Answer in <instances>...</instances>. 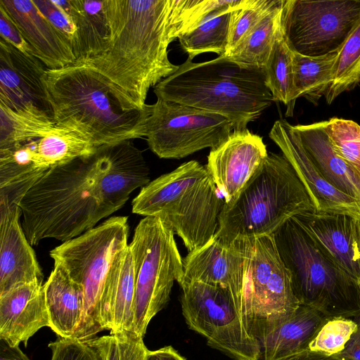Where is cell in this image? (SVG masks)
<instances>
[{
    "instance_id": "f546056e",
    "label": "cell",
    "mask_w": 360,
    "mask_h": 360,
    "mask_svg": "<svg viewBox=\"0 0 360 360\" xmlns=\"http://www.w3.org/2000/svg\"><path fill=\"white\" fill-rule=\"evenodd\" d=\"M97 148L77 130L56 124L39 139L37 155L40 165L50 169L92 155Z\"/></svg>"
},
{
    "instance_id": "f35d334b",
    "label": "cell",
    "mask_w": 360,
    "mask_h": 360,
    "mask_svg": "<svg viewBox=\"0 0 360 360\" xmlns=\"http://www.w3.org/2000/svg\"><path fill=\"white\" fill-rule=\"evenodd\" d=\"M357 326V323L348 318L328 319L309 344V349L328 355L338 354L344 349Z\"/></svg>"
},
{
    "instance_id": "ee69618b",
    "label": "cell",
    "mask_w": 360,
    "mask_h": 360,
    "mask_svg": "<svg viewBox=\"0 0 360 360\" xmlns=\"http://www.w3.org/2000/svg\"><path fill=\"white\" fill-rule=\"evenodd\" d=\"M278 360H349L339 354L328 355L309 349Z\"/></svg>"
},
{
    "instance_id": "6da1fadb",
    "label": "cell",
    "mask_w": 360,
    "mask_h": 360,
    "mask_svg": "<svg viewBox=\"0 0 360 360\" xmlns=\"http://www.w3.org/2000/svg\"><path fill=\"white\" fill-rule=\"evenodd\" d=\"M184 0H105L110 27L105 50L86 64L111 83L121 98L145 109L150 87L175 72L168 46L178 39Z\"/></svg>"
},
{
    "instance_id": "8d00e7d4",
    "label": "cell",
    "mask_w": 360,
    "mask_h": 360,
    "mask_svg": "<svg viewBox=\"0 0 360 360\" xmlns=\"http://www.w3.org/2000/svg\"><path fill=\"white\" fill-rule=\"evenodd\" d=\"M324 126L336 153L360 176V126L338 117L324 121Z\"/></svg>"
},
{
    "instance_id": "cb8c5ba5",
    "label": "cell",
    "mask_w": 360,
    "mask_h": 360,
    "mask_svg": "<svg viewBox=\"0 0 360 360\" xmlns=\"http://www.w3.org/2000/svg\"><path fill=\"white\" fill-rule=\"evenodd\" d=\"M291 127L323 178L340 192L360 202V176L335 150L324 121Z\"/></svg>"
},
{
    "instance_id": "9a60e30c",
    "label": "cell",
    "mask_w": 360,
    "mask_h": 360,
    "mask_svg": "<svg viewBox=\"0 0 360 360\" xmlns=\"http://www.w3.org/2000/svg\"><path fill=\"white\" fill-rule=\"evenodd\" d=\"M94 179L101 200L115 212L135 189L150 182L149 169L141 151L124 141L97 148Z\"/></svg>"
},
{
    "instance_id": "e0dca14e",
    "label": "cell",
    "mask_w": 360,
    "mask_h": 360,
    "mask_svg": "<svg viewBox=\"0 0 360 360\" xmlns=\"http://www.w3.org/2000/svg\"><path fill=\"white\" fill-rule=\"evenodd\" d=\"M293 217L330 258L360 283L359 215L316 210Z\"/></svg>"
},
{
    "instance_id": "e575fe53",
    "label": "cell",
    "mask_w": 360,
    "mask_h": 360,
    "mask_svg": "<svg viewBox=\"0 0 360 360\" xmlns=\"http://www.w3.org/2000/svg\"><path fill=\"white\" fill-rule=\"evenodd\" d=\"M360 81V23L338 51L332 81L325 98L332 103L341 94Z\"/></svg>"
},
{
    "instance_id": "ba28073f",
    "label": "cell",
    "mask_w": 360,
    "mask_h": 360,
    "mask_svg": "<svg viewBox=\"0 0 360 360\" xmlns=\"http://www.w3.org/2000/svg\"><path fill=\"white\" fill-rule=\"evenodd\" d=\"M127 217H112L50 252L79 285L84 300V315L75 339L85 341L103 330L101 301L105 278L116 255L127 245Z\"/></svg>"
},
{
    "instance_id": "7402d4cb",
    "label": "cell",
    "mask_w": 360,
    "mask_h": 360,
    "mask_svg": "<svg viewBox=\"0 0 360 360\" xmlns=\"http://www.w3.org/2000/svg\"><path fill=\"white\" fill-rule=\"evenodd\" d=\"M49 325L41 282L18 285L0 296V340L11 346L22 342L26 347L32 336Z\"/></svg>"
},
{
    "instance_id": "7bdbcfd3",
    "label": "cell",
    "mask_w": 360,
    "mask_h": 360,
    "mask_svg": "<svg viewBox=\"0 0 360 360\" xmlns=\"http://www.w3.org/2000/svg\"><path fill=\"white\" fill-rule=\"evenodd\" d=\"M356 330L351 335L340 356L349 360H360V319Z\"/></svg>"
},
{
    "instance_id": "52a82bcc",
    "label": "cell",
    "mask_w": 360,
    "mask_h": 360,
    "mask_svg": "<svg viewBox=\"0 0 360 360\" xmlns=\"http://www.w3.org/2000/svg\"><path fill=\"white\" fill-rule=\"evenodd\" d=\"M272 236L300 304L328 319L360 316V283L330 258L294 217Z\"/></svg>"
},
{
    "instance_id": "2e32d148",
    "label": "cell",
    "mask_w": 360,
    "mask_h": 360,
    "mask_svg": "<svg viewBox=\"0 0 360 360\" xmlns=\"http://www.w3.org/2000/svg\"><path fill=\"white\" fill-rule=\"evenodd\" d=\"M268 153L262 138L247 128L233 130L224 142L210 150L206 169L225 203L233 200Z\"/></svg>"
},
{
    "instance_id": "bcb514c9",
    "label": "cell",
    "mask_w": 360,
    "mask_h": 360,
    "mask_svg": "<svg viewBox=\"0 0 360 360\" xmlns=\"http://www.w3.org/2000/svg\"><path fill=\"white\" fill-rule=\"evenodd\" d=\"M0 360H30L19 348L0 340Z\"/></svg>"
},
{
    "instance_id": "8fae6325",
    "label": "cell",
    "mask_w": 360,
    "mask_h": 360,
    "mask_svg": "<svg viewBox=\"0 0 360 360\" xmlns=\"http://www.w3.org/2000/svg\"><path fill=\"white\" fill-rule=\"evenodd\" d=\"M232 131V122L222 115L159 98L150 105L146 124L150 149L164 159H181L213 149Z\"/></svg>"
},
{
    "instance_id": "d4e9b609",
    "label": "cell",
    "mask_w": 360,
    "mask_h": 360,
    "mask_svg": "<svg viewBox=\"0 0 360 360\" xmlns=\"http://www.w3.org/2000/svg\"><path fill=\"white\" fill-rule=\"evenodd\" d=\"M328 319L316 309L300 304L291 316L257 339L259 360H278L309 349Z\"/></svg>"
},
{
    "instance_id": "ffe728a7",
    "label": "cell",
    "mask_w": 360,
    "mask_h": 360,
    "mask_svg": "<svg viewBox=\"0 0 360 360\" xmlns=\"http://www.w3.org/2000/svg\"><path fill=\"white\" fill-rule=\"evenodd\" d=\"M18 205L0 203V296L12 288L43 282L35 253L20 222Z\"/></svg>"
},
{
    "instance_id": "ab89813d",
    "label": "cell",
    "mask_w": 360,
    "mask_h": 360,
    "mask_svg": "<svg viewBox=\"0 0 360 360\" xmlns=\"http://www.w3.org/2000/svg\"><path fill=\"white\" fill-rule=\"evenodd\" d=\"M49 347L51 360H101L97 350L86 341L58 337Z\"/></svg>"
},
{
    "instance_id": "44dd1931",
    "label": "cell",
    "mask_w": 360,
    "mask_h": 360,
    "mask_svg": "<svg viewBox=\"0 0 360 360\" xmlns=\"http://www.w3.org/2000/svg\"><path fill=\"white\" fill-rule=\"evenodd\" d=\"M14 21L32 56L47 69L56 70L75 63L72 47L40 12L33 0H0Z\"/></svg>"
},
{
    "instance_id": "9c48e42d",
    "label": "cell",
    "mask_w": 360,
    "mask_h": 360,
    "mask_svg": "<svg viewBox=\"0 0 360 360\" xmlns=\"http://www.w3.org/2000/svg\"><path fill=\"white\" fill-rule=\"evenodd\" d=\"M242 239L244 260L239 315L247 332L257 340L291 316L300 304L272 235Z\"/></svg>"
},
{
    "instance_id": "d6a6232c",
    "label": "cell",
    "mask_w": 360,
    "mask_h": 360,
    "mask_svg": "<svg viewBox=\"0 0 360 360\" xmlns=\"http://www.w3.org/2000/svg\"><path fill=\"white\" fill-rule=\"evenodd\" d=\"M264 73L274 102H281L286 105L285 115L292 116L295 103L292 51L287 45L281 30L276 39Z\"/></svg>"
},
{
    "instance_id": "30bf717a",
    "label": "cell",
    "mask_w": 360,
    "mask_h": 360,
    "mask_svg": "<svg viewBox=\"0 0 360 360\" xmlns=\"http://www.w3.org/2000/svg\"><path fill=\"white\" fill-rule=\"evenodd\" d=\"M135 273L134 332L144 337L151 319L167 304L174 281L181 282L183 259L174 233L155 217H145L129 244Z\"/></svg>"
},
{
    "instance_id": "277c9868",
    "label": "cell",
    "mask_w": 360,
    "mask_h": 360,
    "mask_svg": "<svg viewBox=\"0 0 360 360\" xmlns=\"http://www.w3.org/2000/svg\"><path fill=\"white\" fill-rule=\"evenodd\" d=\"M153 88L157 98L225 117L233 130L246 129L274 102L264 72L224 56L200 63L187 58Z\"/></svg>"
},
{
    "instance_id": "7dc6e473",
    "label": "cell",
    "mask_w": 360,
    "mask_h": 360,
    "mask_svg": "<svg viewBox=\"0 0 360 360\" xmlns=\"http://www.w3.org/2000/svg\"><path fill=\"white\" fill-rule=\"evenodd\" d=\"M359 228H360V215L359 217Z\"/></svg>"
},
{
    "instance_id": "5b68a950",
    "label": "cell",
    "mask_w": 360,
    "mask_h": 360,
    "mask_svg": "<svg viewBox=\"0 0 360 360\" xmlns=\"http://www.w3.org/2000/svg\"><path fill=\"white\" fill-rule=\"evenodd\" d=\"M224 204L206 167L191 160L142 187L132 212L159 218L191 252L214 237Z\"/></svg>"
},
{
    "instance_id": "d590c367",
    "label": "cell",
    "mask_w": 360,
    "mask_h": 360,
    "mask_svg": "<svg viewBox=\"0 0 360 360\" xmlns=\"http://www.w3.org/2000/svg\"><path fill=\"white\" fill-rule=\"evenodd\" d=\"M98 352L101 360H146L148 349L143 338L122 331L85 340Z\"/></svg>"
},
{
    "instance_id": "7a4b0ae2",
    "label": "cell",
    "mask_w": 360,
    "mask_h": 360,
    "mask_svg": "<svg viewBox=\"0 0 360 360\" xmlns=\"http://www.w3.org/2000/svg\"><path fill=\"white\" fill-rule=\"evenodd\" d=\"M42 82L56 124L77 130L95 147L146 136L150 105L143 110L129 105L93 68H46Z\"/></svg>"
},
{
    "instance_id": "8992f818",
    "label": "cell",
    "mask_w": 360,
    "mask_h": 360,
    "mask_svg": "<svg viewBox=\"0 0 360 360\" xmlns=\"http://www.w3.org/2000/svg\"><path fill=\"white\" fill-rule=\"evenodd\" d=\"M313 199L282 153L265 160L219 219L215 238L229 243L243 238L272 235L292 217L316 210Z\"/></svg>"
},
{
    "instance_id": "83f0119b",
    "label": "cell",
    "mask_w": 360,
    "mask_h": 360,
    "mask_svg": "<svg viewBox=\"0 0 360 360\" xmlns=\"http://www.w3.org/2000/svg\"><path fill=\"white\" fill-rule=\"evenodd\" d=\"M70 16L76 27L72 47L75 64H84L106 49L110 27L105 0H70Z\"/></svg>"
},
{
    "instance_id": "5bb4252c",
    "label": "cell",
    "mask_w": 360,
    "mask_h": 360,
    "mask_svg": "<svg viewBox=\"0 0 360 360\" xmlns=\"http://www.w3.org/2000/svg\"><path fill=\"white\" fill-rule=\"evenodd\" d=\"M46 70L37 58L0 39V105L53 120L42 82Z\"/></svg>"
},
{
    "instance_id": "f1b7e54d",
    "label": "cell",
    "mask_w": 360,
    "mask_h": 360,
    "mask_svg": "<svg viewBox=\"0 0 360 360\" xmlns=\"http://www.w3.org/2000/svg\"><path fill=\"white\" fill-rule=\"evenodd\" d=\"M283 0L275 6L230 51L223 55L238 65L264 72L276 39L281 30Z\"/></svg>"
},
{
    "instance_id": "603a6c76",
    "label": "cell",
    "mask_w": 360,
    "mask_h": 360,
    "mask_svg": "<svg viewBox=\"0 0 360 360\" xmlns=\"http://www.w3.org/2000/svg\"><path fill=\"white\" fill-rule=\"evenodd\" d=\"M135 290L134 260L128 244L115 257L104 283L101 301L103 330L134 332Z\"/></svg>"
},
{
    "instance_id": "d6986e66",
    "label": "cell",
    "mask_w": 360,
    "mask_h": 360,
    "mask_svg": "<svg viewBox=\"0 0 360 360\" xmlns=\"http://www.w3.org/2000/svg\"><path fill=\"white\" fill-rule=\"evenodd\" d=\"M291 125L284 119L278 120L269 136L295 169L311 195L316 210L360 215V202L340 192L323 178L308 158Z\"/></svg>"
},
{
    "instance_id": "b9f144b4",
    "label": "cell",
    "mask_w": 360,
    "mask_h": 360,
    "mask_svg": "<svg viewBox=\"0 0 360 360\" xmlns=\"http://www.w3.org/2000/svg\"><path fill=\"white\" fill-rule=\"evenodd\" d=\"M0 39L27 55L32 49L22 37L18 27L6 11L0 6Z\"/></svg>"
},
{
    "instance_id": "836d02e7",
    "label": "cell",
    "mask_w": 360,
    "mask_h": 360,
    "mask_svg": "<svg viewBox=\"0 0 360 360\" xmlns=\"http://www.w3.org/2000/svg\"><path fill=\"white\" fill-rule=\"evenodd\" d=\"M55 125L51 120L0 105V149L41 138Z\"/></svg>"
},
{
    "instance_id": "7c38bea8",
    "label": "cell",
    "mask_w": 360,
    "mask_h": 360,
    "mask_svg": "<svg viewBox=\"0 0 360 360\" xmlns=\"http://www.w3.org/2000/svg\"><path fill=\"white\" fill-rule=\"evenodd\" d=\"M360 23V0H283L281 30L293 52L317 57L338 52Z\"/></svg>"
},
{
    "instance_id": "60d3db41",
    "label": "cell",
    "mask_w": 360,
    "mask_h": 360,
    "mask_svg": "<svg viewBox=\"0 0 360 360\" xmlns=\"http://www.w3.org/2000/svg\"><path fill=\"white\" fill-rule=\"evenodd\" d=\"M40 12L70 44L76 40V27L71 16L54 0H33Z\"/></svg>"
},
{
    "instance_id": "74e56055",
    "label": "cell",
    "mask_w": 360,
    "mask_h": 360,
    "mask_svg": "<svg viewBox=\"0 0 360 360\" xmlns=\"http://www.w3.org/2000/svg\"><path fill=\"white\" fill-rule=\"evenodd\" d=\"M278 0H247L231 13L228 53L233 49L270 11Z\"/></svg>"
},
{
    "instance_id": "484cf974",
    "label": "cell",
    "mask_w": 360,
    "mask_h": 360,
    "mask_svg": "<svg viewBox=\"0 0 360 360\" xmlns=\"http://www.w3.org/2000/svg\"><path fill=\"white\" fill-rule=\"evenodd\" d=\"M43 290L49 327L58 337L75 339L84 309L81 287L60 265L54 264Z\"/></svg>"
},
{
    "instance_id": "1f68e13d",
    "label": "cell",
    "mask_w": 360,
    "mask_h": 360,
    "mask_svg": "<svg viewBox=\"0 0 360 360\" xmlns=\"http://www.w3.org/2000/svg\"><path fill=\"white\" fill-rule=\"evenodd\" d=\"M338 52L311 57L292 51L294 98L314 104L324 96L333 77Z\"/></svg>"
},
{
    "instance_id": "ac0fdd59",
    "label": "cell",
    "mask_w": 360,
    "mask_h": 360,
    "mask_svg": "<svg viewBox=\"0 0 360 360\" xmlns=\"http://www.w3.org/2000/svg\"><path fill=\"white\" fill-rule=\"evenodd\" d=\"M243 260L242 238L226 243L214 237L183 259L184 274L179 284L199 281L221 285L231 292L239 314Z\"/></svg>"
},
{
    "instance_id": "4fadbf2b",
    "label": "cell",
    "mask_w": 360,
    "mask_h": 360,
    "mask_svg": "<svg viewBox=\"0 0 360 360\" xmlns=\"http://www.w3.org/2000/svg\"><path fill=\"white\" fill-rule=\"evenodd\" d=\"M182 314L189 328L236 360H259L258 342L245 330L226 288L199 281L179 285Z\"/></svg>"
},
{
    "instance_id": "f6af8a7d",
    "label": "cell",
    "mask_w": 360,
    "mask_h": 360,
    "mask_svg": "<svg viewBox=\"0 0 360 360\" xmlns=\"http://www.w3.org/2000/svg\"><path fill=\"white\" fill-rule=\"evenodd\" d=\"M146 360H186L172 346H167L156 350H148Z\"/></svg>"
},
{
    "instance_id": "4dcf8cb0",
    "label": "cell",
    "mask_w": 360,
    "mask_h": 360,
    "mask_svg": "<svg viewBox=\"0 0 360 360\" xmlns=\"http://www.w3.org/2000/svg\"><path fill=\"white\" fill-rule=\"evenodd\" d=\"M237 7H229L215 11L205 18L193 30L178 37L182 49L193 59L203 53H215L218 56L227 51L232 11Z\"/></svg>"
},
{
    "instance_id": "3957f363",
    "label": "cell",
    "mask_w": 360,
    "mask_h": 360,
    "mask_svg": "<svg viewBox=\"0 0 360 360\" xmlns=\"http://www.w3.org/2000/svg\"><path fill=\"white\" fill-rule=\"evenodd\" d=\"M94 154L49 169L23 196L21 226L30 245L45 238L65 242L114 212L96 190Z\"/></svg>"
},
{
    "instance_id": "4316f807",
    "label": "cell",
    "mask_w": 360,
    "mask_h": 360,
    "mask_svg": "<svg viewBox=\"0 0 360 360\" xmlns=\"http://www.w3.org/2000/svg\"><path fill=\"white\" fill-rule=\"evenodd\" d=\"M39 139L0 149V202L19 205L23 196L49 169L39 163Z\"/></svg>"
}]
</instances>
